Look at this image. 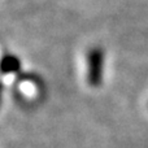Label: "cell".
<instances>
[{"instance_id":"cell-1","label":"cell","mask_w":148,"mask_h":148,"mask_svg":"<svg viewBox=\"0 0 148 148\" xmlns=\"http://www.w3.org/2000/svg\"><path fill=\"white\" fill-rule=\"evenodd\" d=\"M88 83L91 87H99L103 81V52L94 48L88 53Z\"/></svg>"}]
</instances>
